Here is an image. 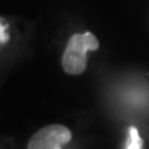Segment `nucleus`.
<instances>
[{"label":"nucleus","instance_id":"4","mask_svg":"<svg viewBox=\"0 0 149 149\" xmlns=\"http://www.w3.org/2000/svg\"><path fill=\"white\" fill-rule=\"evenodd\" d=\"M8 35L5 34V26L1 25V20H0V40L1 41H6Z\"/></svg>","mask_w":149,"mask_h":149},{"label":"nucleus","instance_id":"2","mask_svg":"<svg viewBox=\"0 0 149 149\" xmlns=\"http://www.w3.org/2000/svg\"><path fill=\"white\" fill-rule=\"evenodd\" d=\"M72 133L62 124H50L39 129L31 137L27 149H62L71 142Z\"/></svg>","mask_w":149,"mask_h":149},{"label":"nucleus","instance_id":"1","mask_svg":"<svg viewBox=\"0 0 149 149\" xmlns=\"http://www.w3.org/2000/svg\"><path fill=\"white\" fill-rule=\"evenodd\" d=\"M100 49V41L95 34H73L70 37L62 55V68L68 74H81L87 68V52Z\"/></svg>","mask_w":149,"mask_h":149},{"label":"nucleus","instance_id":"3","mask_svg":"<svg viewBox=\"0 0 149 149\" xmlns=\"http://www.w3.org/2000/svg\"><path fill=\"white\" fill-rule=\"evenodd\" d=\"M125 149H143V139L136 127L128 128V141Z\"/></svg>","mask_w":149,"mask_h":149}]
</instances>
